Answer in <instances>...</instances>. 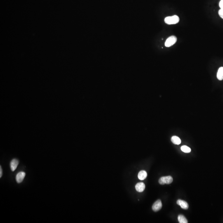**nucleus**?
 I'll return each mask as SVG.
<instances>
[{
    "label": "nucleus",
    "mask_w": 223,
    "mask_h": 223,
    "mask_svg": "<svg viewBox=\"0 0 223 223\" xmlns=\"http://www.w3.org/2000/svg\"><path fill=\"white\" fill-rule=\"evenodd\" d=\"M147 173L145 171L142 170L139 172L138 177L141 180H143L147 177Z\"/></svg>",
    "instance_id": "1a4fd4ad"
},
{
    "label": "nucleus",
    "mask_w": 223,
    "mask_h": 223,
    "mask_svg": "<svg viewBox=\"0 0 223 223\" xmlns=\"http://www.w3.org/2000/svg\"><path fill=\"white\" fill-rule=\"evenodd\" d=\"M162 207V203L160 200H158L156 201V202L153 204L152 206V209L154 211H158L161 209Z\"/></svg>",
    "instance_id": "20e7f679"
},
{
    "label": "nucleus",
    "mask_w": 223,
    "mask_h": 223,
    "mask_svg": "<svg viewBox=\"0 0 223 223\" xmlns=\"http://www.w3.org/2000/svg\"><path fill=\"white\" fill-rule=\"evenodd\" d=\"M218 15L221 18L223 19V9H221L218 11Z\"/></svg>",
    "instance_id": "4468645a"
},
{
    "label": "nucleus",
    "mask_w": 223,
    "mask_h": 223,
    "mask_svg": "<svg viewBox=\"0 0 223 223\" xmlns=\"http://www.w3.org/2000/svg\"><path fill=\"white\" fill-rule=\"evenodd\" d=\"M181 150L185 153H189L191 152V149L187 146H183L181 147Z\"/></svg>",
    "instance_id": "ddd939ff"
},
{
    "label": "nucleus",
    "mask_w": 223,
    "mask_h": 223,
    "mask_svg": "<svg viewBox=\"0 0 223 223\" xmlns=\"http://www.w3.org/2000/svg\"><path fill=\"white\" fill-rule=\"evenodd\" d=\"M18 164L19 161L18 160L15 159L12 160L11 162V168L12 171H14L16 169Z\"/></svg>",
    "instance_id": "6e6552de"
},
{
    "label": "nucleus",
    "mask_w": 223,
    "mask_h": 223,
    "mask_svg": "<svg viewBox=\"0 0 223 223\" xmlns=\"http://www.w3.org/2000/svg\"><path fill=\"white\" fill-rule=\"evenodd\" d=\"M177 41V38L174 36H171L167 39L165 43V46L166 47H169L175 44Z\"/></svg>",
    "instance_id": "7ed1b4c3"
},
{
    "label": "nucleus",
    "mask_w": 223,
    "mask_h": 223,
    "mask_svg": "<svg viewBox=\"0 0 223 223\" xmlns=\"http://www.w3.org/2000/svg\"><path fill=\"white\" fill-rule=\"evenodd\" d=\"M173 178L171 176H163L160 178L159 180V183L160 184L164 185L165 184H169L173 182Z\"/></svg>",
    "instance_id": "f03ea898"
},
{
    "label": "nucleus",
    "mask_w": 223,
    "mask_h": 223,
    "mask_svg": "<svg viewBox=\"0 0 223 223\" xmlns=\"http://www.w3.org/2000/svg\"><path fill=\"white\" fill-rule=\"evenodd\" d=\"M145 185L143 182L138 183L135 186V188L136 191L140 193L143 192L145 190Z\"/></svg>",
    "instance_id": "423d86ee"
},
{
    "label": "nucleus",
    "mask_w": 223,
    "mask_h": 223,
    "mask_svg": "<svg viewBox=\"0 0 223 223\" xmlns=\"http://www.w3.org/2000/svg\"><path fill=\"white\" fill-rule=\"evenodd\" d=\"M177 204L178 205L180 206L181 208L184 209H187L189 207L188 203L186 201L183 200H178L177 201Z\"/></svg>",
    "instance_id": "0eeeda50"
},
{
    "label": "nucleus",
    "mask_w": 223,
    "mask_h": 223,
    "mask_svg": "<svg viewBox=\"0 0 223 223\" xmlns=\"http://www.w3.org/2000/svg\"><path fill=\"white\" fill-rule=\"evenodd\" d=\"M171 141L175 145H179L181 143V139L177 136H172L171 138Z\"/></svg>",
    "instance_id": "9b49d317"
},
{
    "label": "nucleus",
    "mask_w": 223,
    "mask_h": 223,
    "mask_svg": "<svg viewBox=\"0 0 223 223\" xmlns=\"http://www.w3.org/2000/svg\"><path fill=\"white\" fill-rule=\"evenodd\" d=\"M219 5V7L221 8V9H223V0L220 1Z\"/></svg>",
    "instance_id": "2eb2a0df"
},
{
    "label": "nucleus",
    "mask_w": 223,
    "mask_h": 223,
    "mask_svg": "<svg viewBox=\"0 0 223 223\" xmlns=\"http://www.w3.org/2000/svg\"><path fill=\"white\" fill-rule=\"evenodd\" d=\"M178 219L179 223H188V221L186 218V217H185L183 215H179L178 217Z\"/></svg>",
    "instance_id": "f8f14e48"
},
{
    "label": "nucleus",
    "mask_w": 223,
    "mask_h": 223,
    "mask_svg": "<svg viewBox=\"0 0 223 223\" xmlns=\"http://www.w3.org/2000/svg\"><path fill=\"white\" fill-rule=\"evenodd\" d=\"M2 176V169L1 167H0V177L1 178Z\"/></svg>",
    "instance_id": "dca6fc26"
},
{
    "label": "nucleus",
    "mask_w": 223,
    "mask_h": 223,
    "mask_svg": "<svg viewBox=\"0 0 223 223\" xmlns=\"http://www.w3.org/2000/svg\"><path fill=\"white\" fill-rule=\"evenodd\" d=\"M179 21V18L177 15L167 17L164 19V22L168 25H174L178 23Z\"/></svg>",
    "instance_id": "f257e3e1"
},
{
    "label": "nucleus",
    "mask_w": 223,
    "mask_h": 223,
    "mask_svg": "<svg viewBox=\"0 0 223 223\" xmlns=\"http://www.w3.org/2000/svg\"><path fill=\"white\" fill-rule=\"evenodd\" d=\"M217 78L218 80L221 81L223 79V67L218 69L217 73Z\"/></svg>",
    "instance_id": "9d476101"
},
{
    "label": "nucleus",
    "mask_w": 223,
    "mask_h": 223,
    "mask_svg": "<svg viewBox=\"0 0 223 223\" xmlns=\"http://www.w3.org/2000/svg\"><path fill=\"white\" fill-rule=\"evenodd\" d=\"M26 174L23 171H20L17 174L16 180L18 183H21L25 178Z\"/></svg>",
    "instance_id": "39448f33"
}]
</instances>
